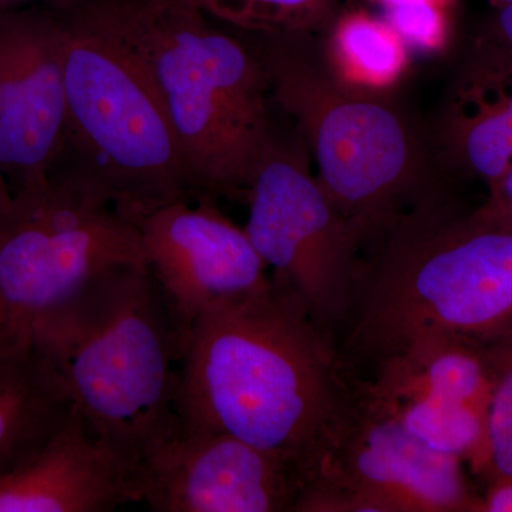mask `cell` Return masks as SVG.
I'll list each match as a JSON object with an SVG mask.
<instances>
[{
  "label": "cell",
  "mask_w": 512,
  "mask_h": 512,
  "mask_svg": "<svg viewBox=\"0 0 512 512\" xmlns=\"http://www.w3.org/2000/svg\"><path fill=\"white\" fill-rule=\"evenodd\" d=\"M353 402V376L336 340L316 325L298 293L272 278L202 313L185 338L181 426L231 434L291 458L309 483Z\"/></svg>",
  "instance_id": "obj_1"
},
{
  "label": "cell",
  "mask_w": 512,
  "mask_h": 512,
  "mask_svg": "<svg viewBox=\"0 0 512 512\" xmlns=\"http://www.w3.org/2000/svg\"><path fill=\"white\" fill-rule=\"evenodd\" d=\"M511 319L512 231L481 220L450 190L366 242L336 345L355 375L414 340H480Z\"/></svg>",
  "instance_id": "obj_2"
},
{
  "label": "cell",
  "mask_w": 512,
  "mask_h": 512,
  "mask_svg": "<svg viewBox=\"0 0 512 512\" xmlns=\"http://www.w3.org/2000/svg\"><path fill=\"white\" fill-rule=\"evenodd\" d=\"M92 437L133 466L177 430L184 340L148 264L104 269L33 325Z\"/></svg>",
  "instance_id": "obj_3"
},
{
  "label": "cell",
  "mask_w": 512,
  "mask_h": 512,
  "mask_svg": "<svg viewBox=\"0 0 512 512\" xmlns=\"http://www.w3.org/2000/svg\"><path fill=\"white\" fill-rule=\"evenodd\" d=\"M140 56L197 200L247 204L279 114L254 47L180 0H96Z\"/></svg>",
  "instance_id": "obj_4"
},
{
  "label": "cell",
  "mask_w": 512,
  "mask_h": 512,
  "mask_svg": "<svg viewBox=\"0 0 512 512\" xmlns=\"http://www.w3.org/2000/svg\"><path fill=\"white\" fill-rule=\"evenodd\" d=\"M66 128L49 175L127 221L195 201L163 101L140 56L96 0L59 8Z\"/></svg>",
  "instance_id": "obj_5"
},
{
  "label": "cell",
  "mask_w": 512,
  "mask_h": 512,
  "mask_svg": "<svg viewBox=\"0 0 512 512\" xmlns=\"http://www.w3.org/2000/svg\"><path fill=\"white\" fill-rule=\"evenodd\" d=\"M242 33V32H241ZM264 66L276 107L301 131L323 190L365 234L453 190L429 128L393 96L340 84L320 59L316 36L242 33Z\"/></svg>",
  "instance_id": "obj_6"
},
{
  "label": "cell",
  "mask_w": 512,
  "mask_h": 512,
  "mask_svg": "<svg viewBox=\"0 0 512 512\" xmlns=\"http://www.w3.org/2000/svg\"><path fill=\"white\" fill-rule=\"evenodd\" d=\"M285 128L279 121L256 171L244 229L271 278L298 293L316 325L336 340L352 302L365 234L312 174L298 127Z\"/></svg>",
  "instance_id": "obj_7"
},
{
  "label": "cell",
  "mask_w": 512,
  "mask_h": 512,
  "mask_svg": "<svg viewBox=\"0 0 512 512\" xmlns=\"http://www.w3.org/2000/svg\"><path fill=\"white\" fill-rule=\"evenodd\" d=\"M13 197L0 221V346L30 342L40 316L104 269L148 264L136 225L109 205L50 181Z\"/></svg>",
  "instance_id": "obj_8"
},
{
  "label": "cell",
  "mask_w": 512,
  "mask_h": 512,
  "mask_svg": "<svg viewBox=\"0 0 512 512\" xmlns=\"http://www.w3.org/2000/svg\"><path fill=\"white\" fill-rule=\"evenodd\" d=\"M353 386L348 419L295 512H481L460 458L424 446Z\"/></svg>",
  "instance_id": "obj_9"
},
{
  "label": "cell",
  "mask_w": 512,
  "mask_h": 512,
  "mask_svg": "<svg viewBox=\"0 0 512 512\" xmlns=\"http://www.w3.org/2000/svg\"><path fill=\"white\" fill-rule=\"evenodd\" d=\"M308 484L291 458L181 424L138 466L140 503L154 512H295Z\"/></svg>",
  "instance_id": "obj_10"
},
{
  "label": "cell",
  "mask_w": 512,
  "mask_h": 512,
  "mask_svg": "<svg viewBox=\"0 0 512 512\" xmlns=\"http://www.w3.org/2000/svg\"><path fill=\"white\" fill-rule=\"evenodd\" d=\"M59 8L0 12V170L13 195L49 181L66 128Z\"/></svg>",
  "instance_id": "obj_11"
},
{
  "label": "cell",
  "mask_w": 512,
  "mask_h": 512,
  "mask_svg": "<svg viewBox=\"0 0 512 512\" xmlns=\"http://www.w3.org/2000/svg\"><path fill=\"white\" fill-rule=\"evenodd\" d=\"M217 202L175 201L133 222L184 342L202 313L271 281L245 229Z\"/></svg>",
  "instance_id": "obj_12"
},
{
  "label": "cell",
  "mask_w": 512,
  "mask_h": 512,
  "mask_svg": "<svg viewBox=\"0 0 512 512\" xmlns=\"http://www.w3.org/2000/svg\"><path fill=\"white\" fill-rule=\"evenodd\" d=\"M431 144L454 180L491 185L512 164V59L474 37L444 93Z\"/></svg>",
  "instance_id": "obj_13"
},
{
  "label": "cell",
  "mask_w": 512,
  "mask_h": 512,
  "mask_svg": "<svg viewBox=\"0 0 512 512\" xmlns=\"http://www.w3.org/2000/svg\"><path fill=\"white\" fill-rule=\"evenodd\" d=\"M140 503L138 467L99 443L74 409L45 446L0 477V512H106Z\"/></svg>",
  "instance_id": "obj_14"
},
{
  "label": "cell",
  "mask_w": 512,
  "mask_h": 512,
  "mask_svg": "<svg viewBox=\"0 0 512 512\" xmlns=\"http://www.w3.org/2000/svg\"><path fill=\"white\" fill-rule=\"evenodd\" d=\"M73 410L62 377L32 342L0 346V477L35 456Z\"/></svg>",
  "instance_id": "obj_15"
},
{
  "label": "cell",
  "mask_w": 512,
  "mask_h": 512,
  "mask_svg": "<svg viewBox=\"0 0 512 512\" xmlns=\"http://www.w3.org/2000/svg\"><path fill=\"white\" fill-rule=\"evenodd\" d=\"M356 380L373 396L429 394L488 416L490 376L478 339L440 333L414 340L373 367L369 379Z\"/></svg>",
  "instance_id": "obj_16"
},
{
  "label": "cell",
  "mask_w": 512,
  "mask_h": 512,
  "mask_svg": "<svg viewBox=\"0 0 512 512\" xmlns=\"http://www.w3.org/2000/svg\"><path fill=\"white\" fill-rule=\"evenodd\" d=\"M316 45L340 84L373 96H393L412 64V53L387 20L357 6L340 8Z\"/></svg>",
  "instance_id": "obj_17"
},
{
  "label": "cell",
  "mask_w": 512,
  "mask_h": 512,
  "mask_svg": "<svg viewBox=\"0 0 512 512\" xmlns=\"http://www.w3.org/2000/svg\"><path fill=\"white\" fill-rule=\"evenodd\" d=\"M367 399L392 416L424 446L460 458L481 474L487 446V414L464 404L448 402L429 394L380 397L367 393L356 382Z\"/></svg>",
  "instance_id": "obj_18"
},
{
  "label": "cell",
  "mask_w": 512,
  "mask_h": 512,
  "mask_svg": "<svg viewBox=\"0 0 512 512\" xmlns=\"http://www.w3.org/2000/svg\"><path fill=\"white\" fill-rule=\"evenodd\" d=\"M221 25L251 35L319 36L339 0H180Z\"/></svg>",
  "instance_id": "obj_19"
},
{
  "label": "cell",
  "mask_w": 512,
  "mask_h": 512,
  "mask_svg": "<svg viewBox=\"0 0 512 512\" xmlns=\"http://www.w3.org/2000/svg\"><path fill=\"white\" fill-rule=\"evenodd\" d=\"M480 343L491 384L480 476L490 484L512 477V319Z\"/></svg>",
  "instance_id": "obj_20"
},
{
  "label": "cell",
  "mask_w": 512,
  "mask_h": 512,
  "mask_svg": "<svg viewBox=\"0 0 512 512\" xmlns=\"http://www.w3.org/2000/svg\"><path fill=\"white\" fill-rule=\"evenodd\" d=\"M383 10V18L412 55L439 56L450 49L454 33L453 8L430 0H409Z\"/></svg>",
  "instance_id": "obj_21"
},
{
  "label": "cell",
  "mask_w": 512,
  "mask_h": 512,
  "mask_svg": "<svg viewBox=\"0 0 512 512\" xmlns=\"http://www.w3.org/2000/svg\"><path fill=\"white\" fill-rule=\"evenodd\" d=\"M474 214L488 224L512 231V164L497 181L488 185L487 198L474 208Z\"/></svg>",
  "instance_id": "obj_22"
},
{
  "label": "cell",
  "mask_w": 512,
  "mask_h": 512,
  "mask_svg": "<svg viewBox=\"0 0 512 512\" xmlns=\"http://www.w3.org/2000/svg\"><path fill=\"white\" fill-rule=\"evenodd\" d=\"M474 37L512 59V5L494 9Z\"/></svg>",
  "instance_id": "obj_23"
},
{
  "label": "cell",
  "mask_w": 512,
  "mask_h": 512,
  "mask_svg": "<svg viewBox=\"0 0 512 512\" xmlns=\"http://www.w3.org/2000/svg\"><path fill=\"white\" fill-rule=\"evenodd\" d=\"M481 512H512V477L487 484L481 495Z\"/></svg>",
  "instance_id": "obj_24"
},
{
  "label": "cell",
  "mask_w": 512,
  "mask_h": 512,
  "mask_svg": "<svg viewBox=\"0 0 512 512\" xmlns=\"http://www.w3.org/2000/svg\"><path fill=\"white\" fill-rule=\"evenodd\" d=\"M77 0H0V12L32 8V6H52V8H66Z\"/></svg>",
  "instance_id": "obj_25"
},
{
  "label": "cell",
  "mask_w": 512,
  "mask_h": 512,
  "mask_svg": "<svg viewBox=\"0 0 512 512\" xmlns=\"http://www.w3.org/2000/svg\"><path fill=\"white\" fill-rule=\"evenodd\" d=\"M13 204H15V197H13L5 175L0 170V221L8 217L10 211L13 210Z\"/></svg>",
  "instance_id": "obj_26"
},
{
  "label": "cell",
  "mask_w": 512,
  "mask_h": 512,
  "mask_svg": "<svg viewBox=\"0 0 512 512\" xmlns=\"http://www.w3.org/2000/svg\"><path fill=\"white\" fill-rule=\"evenodd\" d=\"M370 2L375 3V5L382 6V8H386V6L394 5V3L409 2V0H370ZM430 2L440 3V5L454 9L458 3H460V0H430Z\"/></svg>",
  "instance_id": "obj_27"
},
{
  "label": "cell",
  "mask_w": 512,
  "mask_h": 512,
  "mask_svg": "<svg viewBox=\"0 0 512 512\" xmlns=\"http://www.w3.org/2000/svg\"><path fill=\"white\" fill-rule=\"evenodd\" d=\"M6 325V309L5 303H3L2 293H0V339H2L3 330Z\"/></svg>",
  "instance_id": "obj_28"
},
{
  "label": "cell",
  "mask_w": 512,
  "mask_h": 512,
  "mask_svg": "<svg viewBox=\"0 0 512 512\" xmlns=\"http://www.w3.org/2000/svg\"><path fill=\"white\" fill-rule=\"evenodd\" d=\"M490 5L494 9L505 8V6L512 5V0H490Z\"/></svg>",
  "instance_id": "obj_29"
}]
</instances>
